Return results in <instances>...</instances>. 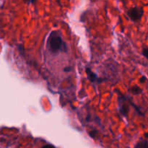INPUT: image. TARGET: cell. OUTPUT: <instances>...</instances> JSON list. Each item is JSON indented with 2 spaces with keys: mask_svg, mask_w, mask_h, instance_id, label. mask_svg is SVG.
Returning a JSON list of instances; mask_svg holds the SVG:
<instances>
[{
  "mask_svg": "<svg viewBox=\"0 0 148 148\" xmlns=\"http://www.w3.org/2000/svg\"><path fill=\"white\" fill-rule=\"evenodd\" d=\"M86 73L88 78L89 79V80L91 81L92 82H100L102 81L101 79L99 80L96 74L94 73V72H92L90 69H89V68H87L86 69Z\"/></svg>",
  "mask_w": 148,
  "mask_h": 148,
  "instance_id": "cell-3",
  "label": "cell"
},
{
  "mask_svg": "<svg viewBox=\"0 0 148 148\" xmlns=\"http://www.w3.org/2000/svg\"><path fill=\"white\" fill-rule=\"evenodd\" d=\"M130 91L132 92V93H133L134 95H140L143 92V90L140 88L137 85H135V86H133L132 88L130 89Z\"/></svg>",
  "mask_w": 148,
  "mask_h": 148,
  "instance_id": "cell-4",
  "label": "cell"
},
{
  "mask_svg": "<svg viewBox=\"0 0 148 148\" xmlns=\"http://www.w3.org/2000/svg\"><path fill=\"white\" fill-rule=\"evenodd\" d=\"M47 46L51 53H56L59 51H66V46L64 43L60 33L53 31L47 40Z\"/></svg>",
  "mask_w": 148,
  "mask_h": 148,
  "instance_id": "cell-1",
  "label": "cell"
},
{
  "mask_svg": "<svg viewBox=\"0 0 148 148\" xmlns=\"http://www.w3.org/2000/svg\"><path fill=\"white\" fill-rule=\"evenodd\" d=\"M136 148H148V142L147 140H141L135 145Z\"/></svg>",
  "mask_w": 148,
  "mask_h": 148,
  "instance_id": "cell-5",
  "label": "cell"
},
{
  "mask_svg": "<svg viewBox=\"0 0 148 148\" xmlns=\"http://www.w3.org/2000/svg\"><path fill=\"white\" fill-rule=\"evenodd\" d=\"M144 14V10L143 7H134L130 9L127 12V15L133 22H137L140 20Z\"/></svg>",
  "mask_w": 148,
  "mask_h": 148,
  "instance_id": "cell-2",
  "label": "cell"
},
{
  "mask_svg": "<svg viewBox=\"0 0 148 148\" xmlns=\"http://www.w3.org/2000/svg\"><path fill=\"white\" fill-rule=\"evenodd\" d=\"M72 70V67H70V66H66V67H65L64 69V72H69V71Z\"/></svg>",
  "mask_w": 148,
  "mask_h": 148,
  "instance_id": "cell-9",
  "label": "cell"
},
{
  "mask_svg": "<svg viewBox=\"0 0 148 148\" xmlns=\"http://www.w3.org/2000/svg\"><path fill=\"white\" fill-rule=\"evenodd\" d=\"M146 80H147V78H146V77L143 76V77H142L140 79V83H142V84L145 83V82H146Z\"/></svg>",
  "mask_w": 148,
  "mask_h": 148,
  "instance_id": "cell-8",
  "label": "cell"
},
{
  "mask_svg": "<svg viewBox=\"0 0 148 148\" xmlns=\"http://www.w3.org/2000/svg\"><path fill=\"white\" fill-rule=\"evenodd\" d=\"M143 54L148 60V48H144V49H143Z\"/></svg>",
  "mask_w": 148,
  "mask_h": 148,
  "instance_id": "cell-7",
  "label": "cell"
},
{
  "mask_svg": "<svg viewBox=\"0 0 148 148\" xmlns=\"http://www.w3.org/2000/svg\"><path fill=\"white\" fill-rule=\"evenodd\" d=\"M144 136H145V138L148 139V133H145Z\"/></svg>",
  "mask_w": 148,
  "mask_h": 148,
  "instance_id": "cell-10",
  "label": "cell"
},
{
  "mask_svg": "<svg viewBox=\"0 0 148 148\" xmlns=\"http://www.w3.org/2000/svg\"><path fill=\"white\" fill-rule=\"evenodd\" d=\"M128 107L125 105V104H121L120 105V112L124 116H127V113H128Z\"/></svg>",
  "mask_w": 148,
  "mask_h": 148,
  "instance_id": "cell-6",
  "label": "cell"
}]
</instances>
